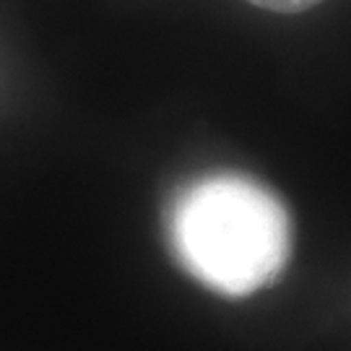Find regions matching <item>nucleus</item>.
<instances>
[{
	"label": "nucleus",
	"instance_id": "2",
	"mask_svg": "<svg viewBox=\"0 0 351 351\" xmlns=\"http://www.w3.org/2000/svg\"><path fill=\"white\" fill-rule=\"evenodd\" d=\"M258 8H265V11H276V13H300L317 5L320 0H247Z\"/></svg>",
	"mask_w": 351,
	"mask_h": 351
},
{
	"label": "nucleus",
	"instance_id": "1",
	"mask_svg": "<svg viewBox=\"0 0 351 351\" xmlns=\"http://www.w3.org/2000/svg\"><path fill=\"white\" fill-rule=\"evenodd\" d=\"M167 234L180 265L224 297L274 284L291 255L284 203L234 172L198 177L180 190L169 203Z\"/></svg>",
	"mask_w": 351,
	"mask_h": 351
}]
</instances>
